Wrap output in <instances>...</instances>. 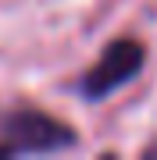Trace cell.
I'll list each match as a JSON object with an SVG mask.
<instances>
[{"instance_id":"obj_1","label":"cell","mask_w":157,"mask_h":160,"mask_svg":"<svg viewBox=\"0 0 157 160\" xmlns=\"http://www.w3.org/2000/svg\"><path fill=\"white\" fill-rule=\"evenodd\" d=\"M0 135L11 142L18 153H61V149L79 146V135L71 125L57 121L47 110L36 107H14L0 118Z\"/></svg>"},{"instance_id":"obj_2","label":"cell","mask_w":157,"mask_h":160,"mask_svg":"<svg viewBox=\"0 0 157 160\" xmlns=\"http://www.w3.org/2000/svg\"><path fill=\"white\" fill-rule=\"evenodd\" d=\"M143 64H146L143 43H136V39H114L104 50V57L82 75L79 92L86 100H93V103L97 100H107L111 92H118L122 86H128V82L143 71Z\"/></svg>"},{"instance_id":"obj_3","label":"cell","mask_w":157,"mask_h":160,"mask_svg":"<svg viewBox=\"0 0 157 160\" xmlns=\"http://www.w3.org/2000/svg\"><path fill=\"white\" fill-rule=\"evenodd\" d=\"M150 153H157V149H150Z\"/></svg>"}]
</instances>
